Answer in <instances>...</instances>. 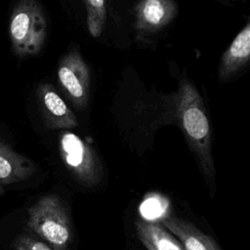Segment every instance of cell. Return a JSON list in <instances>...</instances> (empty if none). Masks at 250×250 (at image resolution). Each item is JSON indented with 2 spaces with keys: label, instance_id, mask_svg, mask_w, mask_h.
<instances>
[{
  "label": "cell",
  "instance_id": "cell-1",
  "mask_svg": "<svg viewBox=\"0 0 250 250\" xmlns=\"http://www.w3.org/2000/svg\"><path fill=\"white\" fill-rule=\"evenodd\" d=\"M175 115L200 171L207 180L215 177L212 131L204 102L188 78L180 81L175 96Z\"/></svg>",
  "mask_w": 250,
  "mask_h": 250
},
{
  "label": "cell",
  "instance_id": "cell-2",
  "mask_svg": "<svg viewBox=\"0 0 250 250\" xmlns=\"http://www.w3.org/2000/svg\"><path fill=\"white\" fill-rule=\"evenodd\" d=\"M27 227L53 250H67L72 240L68 212L56 194L40 197L28 209Z\"/></svg>",
  "mask_w": 250,
  "mask_h": 250
},
{
  "label": "cell",
  "instance_id": "cell-3",
  "mask_svg": "<svg viewBox=\"0 0 250 250\" xmlns=\"http://www.w3.org/2000/svg\"><path fill=\"white\" fill-rule=\"evenodd\" d=\"M9 35L13 51L20 58L41 51L47 36V22L37 0L17 2L10 17Z\"/></svg>",
  "mask_w": 250,
  "mask_h": 250
},
{
  "label": "cell",
  "instance_id": "cell-4",
  "mask_svg": "<svg viewBox=\"0 0 250 250\" xmlns=\"http://www.w3.org/2000/svg\"><path fill=\"white\" fill-rule=\"evenodd\" d=\"M59 150L62 162L72 177L85 187L97 186L103 177V168L95 149L73 132L60 134Z\"/></svg>",
  "mask_w": 250,
  "mask_h": 250
},
{
  "label": "cell",
  "instance_id": "cell-5",
  "mask_svg": "<svg viewBox=\"0 0 250 250\" xmlns=\"http://www.w3.org/2000/svg\"><path fill=\"white\" fill-rule=\"evenodd\" d=\"M57 76L59 84L77 108H85L90 95V69L77 48H71L61 59Z\"/></svg>",
  "mask_w": 250,
  "mask_h": 250
},
{
  "label": "cell",
  "instance_id": "cell-6",
  "mask_svg": "<svg viewBox=\"0 0 250 250\" xmlns=\"http://www.w3.org/2000/svg\"><path fill=\"white\" fill-rule=\"evenodd\" d=\"M37 101L45 122L52 130H68L78 125V121L53 85L42 83L37 88Z\"/></svg>",
  "mask_w": 250,
  "mask_h": 250
},
{
  "label": "cell",
  "instance_id": "cell-7",
  "mask_svg": "<svg viewBox=\"0 0 250 250\" xmlns=\"http://www.w3.org/2000/svg\"><path fill=\"white\" fill-rule=\"evenodd\" d=\"M178 14L175 0H141L135 7V28L139 34H152L170 24Z\"/></svg>",
  "mask_w": 250,
  "mask_h": 250
},
{
  "label": "cell",
  "instance_id": "cell-8",
  "mask_svg": "<svg viewBox=\"0 0 250 250\" xmlns=\"http://www.w3.org/2000/svg\"><path fill=\"white\" fill-rule=\"evenodd\" d=\"M250 58V22L246 21L229 46L221 57L218 78L226 82L240 72L249 62Z\"/></svg>",
  "mask_w": 250,
  "mask_h": 250
},
{
  "label": "cell",
  "instance_id": "cell-9",
  "mask_svg": "<svg viewBox=\"0 0 250 250\" xmlns=\"http://www.w3.org/2000/svg\"><path fill=\"white\" fill-rule=\"evenodd\" d=\"M161 224L179 239L185 250H222L210 235L187 220L167 216L161 220Z\"/></svg>",
  "mask_w": 250,
  "mask_h": 250
},
{
  "label": "cell",
  "instance_id": "cell-10",
  "mask_svg": "<svg viewBox=\"0 0 250 250\" xmlns=\"http://www.w3.org/2000/svg\"><path fill=\"white\" fill-rule=\"evenodd\" d=\"M34 163L0 141V187L26 181L35 173Z\"/></svg>",
  "mask_w": 250,
  "mask_h": 250
},
{
  "label": "cell",
  "instance_id": "cell-11",
  "mask_svg": "<svg viewBox=\"0 0 250 250\" xmlns=\"http://www.w3.org/2000/svg\"><path fill=\"white\" fill-rule=\"evenodd\" d=\"M137 236L147 250H185L179 239L162 224L136 222Z\"/></svg>",
  "mask_w": 250,
  "mask_h": 250
},
{
  "label": "cell",
  "instance_id": "cell-12",
  "mask_svg": "<svg viewBox=\"0 0 250 250\" xmlns=\"http://www.w3.org/2000/svg\"><path fill=\"white\" fill-rule=\"evenodd\" d=\"M86 7V21L89 33L93 37H99L106 20V8L104 0H84Z\"/></svg>",
  "mask_w": 250,
  "mask_h": 250
},
{
  "label": "cell",
  "instance_id": "cell-13",
  "mask_svg": "<svg viewBox=\"0 0 250 250\" xmlns=\"http://www.w3.org/2000/svg\"><path fill=\"white\" fill-rule=\"evenodd\" d=\"M15 250H53L46 242L28 235H20L14 242Z\"/></svg>",
  "mask_w": 250,
  "mask_h": 250
}]
</instances>
